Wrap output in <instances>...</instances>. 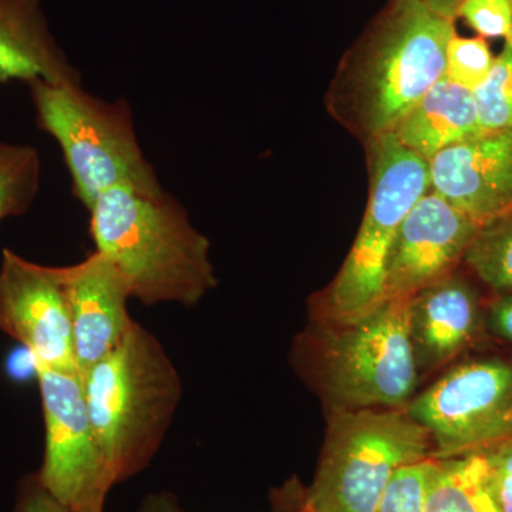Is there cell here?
Listing matches in <instances>:
<instances>
[{"instance_id":"6da1fadb","label":"cell","mask_w":512,"mask_h":512,"mask_svg":"<svg viewBox=\"0 0 512 512\" xmlns=\"http://www.w3.org/2000/svg\"><path fill=\"white\" fill-rule=\"evenodd\" d=\"M456 22L421 0H389L340 60L330 116L362 143L390 133L446 73Z\"/></svg>"},{"instance_id":"7a4b0ae2","label":"cell","mask_w":512,"mask_h":512,"mask_svg":"<svg viewBox=\"0 0 512 512\" xmlns=\"http://www.w3.org/2000/svg\"><path fill=\"white\" fill-rule=\"evenodd\" d=\"M87 212L96 251L113 262L131 298L143 305L194 308L218 285L210 239L170 192L148 195L116 187Z\"/></svg>"},{"instance_id":"3957f363","label":"cell","mask_w":512,"mask_h":512,"mask_svg":"<svg viewBox=\"0 0 512 512\" xmlns=\"http://www.w3.org/2000/svg\"><path fill=\"white\" fill-rule=\"evenodd\" d=\"M84 402L117 483L136 476L160 450L183 397L177 369L140 323L84 373Z\"/></svg>"},{"instance_id":"277c9868","label":"cell","mask_w":512,"mask_h":512,"mask_svg":"<svg viewBox=\"0 0 512 512\" xmlns=\"http://www.w3.org/2000/svg\"><path fill=\"white\" fill-rule=\"evenodd\" d=\"M36 126L56 141L87 211L104 192L130 187L148 195L165 192L156 168L138 141L133 109L126 99H99L80 83L26 84Z\"/></svg>"},{"instance_id":"5b68a950","label":"cell","mask_w":512,"mask_h":512,"mask_svg":"<svg viewBox=\"0 0 512 512\" xmlns=\"http://www.w3.org/2000/svg\"><path fill=\"white\" fill-rule=\"evenodd\" d=\"M433 440L406 410H330L306 512H373L400 468L433 457Z\"/></svg>"},{"instance_id":"8992f818","label":"cell","mask_w":512,"mask_h":512,"mask_svg":"<svg viewBox=\"0 0 512 512\" xmlns=\"http://www.w3.org/2000/svg\"><path fill=\"white\" fill-rule=\"evenodd\" d=\"M409 299H386L345 323L322 322L313 365L330 410H406L419 383Z\"/></svg>"},{"instance_id":"52a82bcc","label":"cell","mask_w":512,"mask_h":512,"mask_svg":"<svg viewBox=\"0 0 512 512\" xmlns=\"http://www.w3.org/2000/svg\"><path fill=\"white\" fill-rule=\"evenodd\" d=\"M369 201L345 264L320 298L322 322L345 323L384 301L390 249L413 205L431 190L430 164L392 133L366 141Z\"/></svg>"},{"instance_id":"ba28073f","label":"cell","mask_w":512,"mask_h":512,"mask_svg":"<svg viewBox=\"0 0 512 512\" xmlns=\"http://www.w3.org/2000/svg\"><path fill=\"white\" fill-rule=\"evenodd\" d=\"M45 420V454L37 477L69 512H104L117 484L94 434L79 375L33 365Z\"/></svg>"},{"instance_id":"9c48e42d","label":"cell","mask_w":512,"mask_h":512,"mask_svg":"<svg viewBox=\"0 0 512 512\" xmlns=\"http://www.w3.org/2000/svg\"><path fill=\"white\" fill-rule=\"evenodd\" d=\"M512 404V352L450 367L413 397L406 412L429 431L433 457L466 453L474 439Z\"/></svg>"},{"instance_id":"30bf717a","label":"cell","mask_w":512,"mask_h":512,"mask_svg":"<svg viewBox=\"0 0 512 512\" xmlns=\"http://www.w3.org/2000/svg\"><path fill=\"white\" fill-rule=\"evenodd\" d=\"M0 330L25 346L33 365L79 375L63 266L36 264L3 249Z\"/></svg>"},{"instance_id":"8fae6325","label":"cell","mask_w":512,"mask_h":512,"mask_svg":"<svg viewBox=\"0 0 512 512\" xmlns=\"http://www.w3.org/2000/svg\"><path fill=\"white\" fill-rule=\"evenodd\" d=\"M481 224L430 190L404 217L390 249L386 299H409L463 265Z\"/></svg>"},{"instance_id":"7c38bea8","label":"cell","mask_w":512,"mask_h":512,"mask_svg":"<svg viewBox=\"0 0 512 512\" xmlns=\"http://www.w3.org/2000/svg\"><path fill=\"white\" fill-rule=\"evenodd\" d=\"M429 164L431 190L478 224L512 211V128L483 130Z\"/></svg>"},{"instance_id":"4fadbf2b","label":"cell","mask_w":512,"mask_h":512,"mask_svg":"<svg viewBox=\"0 0 512 512\" xmlns=\"http://www.w3.org/2000/svg\"><path fill=\"white\" fill-rule=\"evenodd\" d=\"M487 305L460 269L409 298L407 318L419 375L441 369L481 342L487 335Z\"/></svg>"},{"instance_id":"5bb4252c","label":"cell","mask_w":512,"mask_h":512,"mask_svg":"<svg viewBox=\"0 0 512 512\" xmlns=\"http://www.w3.org/2000/svg\"><path fill=\"white\" fill-rule=\"evenodd\" d=\"M63 269L74 355L82 377L133 328L134 320L127 311L131 295L116 266L100 251Z\"/></svg>"},{"instance_id":"9a60e30c","label":"cell","mask_w":512,"mask_h":512,"mask_svg":"<svg viewBox=\"0 0 512 512\" xmlns=\"http://www.w3.org/2000/svg\"><path fill=\"white\" fill-rule=\"evenodd\" d=\"M80 83L82 74L57 43L42 0H0V83Z\"/></svg>"},{"instance_id":"2e32d148","label":"cell","mask_w":512,"mask_h":512,"mask_svg":"<svg viewBox=\"0 0 512 512\" xmlns=\"http://www.w3.org/2000/svg\"><path fill=\"white\" fill-rule=\"evenodd\" d=\"M481 131L474 93L441 79L390 133L407 150L431 161L441 151Z\"/></svg>"},{"instance_id":"e0dca14e","label":"cell","mask_w":512,"mask_h":512,"mask_svg":"<svg viewBox=\"0 0 512 512\" xmlns=\"http://www.w3.org/2000/svg\"><path fill=\"white\" fill-rule=\"evenodd\" d=\"M485 460L478 451L436 458L427 493V512H501L484 483Z\"/></svg>"},{"instance_id":"ac0fdd59","label":"cell","mask_w":512,"mask_h":512,"mask_svg":"<svg viewBox=\"0 0 512 512\" xmlns=\"http://www.w3.org/2000/svg\"><path fill=\"white\" fill-rule=\"evenodd\" d=\"M461 266L494 295L512 293V211L481 224Z\"/></svg>"},{"instance_id":"d6986e66","label":"cell","mask_w":512,"mask_h":512,"mask_svg":"<svg viewBox=\"0 0 512 512\" xmlns=\"http://www.w3.org/2000/svg\"><path fill=\"white\" fill-rule=\"evenodd\" d=\"M42 184V157L35 146L0 140V222L22 217Z\"/></svg>"},{"instance_id":"ffe728a7","label":"cell","mask_w":512,"mask_h":512,"mask_svg":"<svg viewBox=\"0 0 512 512\" xmlns=\"http://www.w3.org/2000/svg\"><path fill=\"white\" fill-rule=\"evenodd\" d=\"M474 97L483 130L512 128V36L495 56L490 74Z\"/></svg>"},{"instance_id":"44dd1931","label":"cell","mask_w":512,"mask_h":512,"mask_svg":"<svg viewBox=\"0 0 512 512\" xmlns=\"http://www.w3.org/2000/svg\"><path fill=\"white\" fill-rule=\"evenodd\" d=\"M494 59L487 39L456 33L447 46L444 79L474 93L490 74Z\"/></svg>"},{"instance_id":"7402d4cb","label":"cell","mask_w":512,"mask_h":512,"mask_svg":"<svg viewBox=\"0 0 512 512\" xmlns=\"http://www.w3.org/2000/svg\"><path fill=\"white\" fill-rule=\"evenodd\" d=\"M436 458L400 468L373 512H427V493Z\"/></svg>"},{"instance_id":"603a6c76","label":"cell","mask_w":512,"mask_h":512,"mask_svg":"<svg viewBox=\"0 0 512 512\" xmlns=\"http://www.w3.org/2000/svg\"><path fill=\"white\" fill-rule=\"evenodd\" d=\"M457 19L484 39L507 40L512 36V0H464Z\"/></svg>"},{"instance_id":"cb8c5ba5","label":"cell","mask_w":512,"mask_h":512,"mask_svg":"<svg viewBox=\"0 0 512 512\" xmlns=\"http://www.w3.org/2000/svg\"><path fill=\"white\" fill-rule=\"evenodd\" d=\"M13 512H69L43 487L37 474L23 478Z\"/></svg>"},{"instance_id":"d4e9b609","label":"cell","mask_w":512,"mask_h":512,"mask_svg":"<svg viewBox=\"0 0 512 512\" xmlns=\"http://www.w3.org/2000/svg\"><path fill=\"white\" fill-rule=\"evenodd\" d=\"M487 335L512 345V293L494 295L488 301Z\"/></svg>"},{"instance_id":"484cf974","label":"cell","mask_w":512,"mask_h":512,"mask_svg":"<svg viewBox=\"0 0 512 512\" xmlns=\"http://www.w3.org/2000/svg\"><path fill=\"white\" fill-rule=\"evenodd\" d=\"M484 483L501 512H512V476L495 470L485 461Z\"/></svg>"},{"instance_id":"4316f807","label":"cell","mask_w":512,"mask_h":512,"mask_svg":"<svg viewBox=\"0 0 512 512\" xmlns=\"http://www.w3.org/2000/svg\"><path fill=\"white\" fill-rule=\"evenodd\" d=\"M512 437V404L507 410H504L500 416L488 424L487 427L474 439L471 446L468 447L466 453L470 451L480 450L490 446V444L497 443V441H503L511 439ZM464 454V453H463Z\"/></svg>"},{"instance_id":"83f0119b","label":"cell","mask_w":512,"mask_h":512,"mask_svg":"<svg viewBox=\"0 0 512 512\" xmlns=\"http://www.w3.org/2000/svg\"><path fill=\"white\" fill-rule=\"evenodd\" d=\"M476 451L484 457L488 466L512 476V437Z\"/></svg>"},{"instance_id":"f1b7e54d","label":"cell","mask_w":512,"mask_h":512,"mask_svg":"<svg viewBox=\"0 0 512 512\" xmlns=\"http://www.w3.org/2000/svg\"><path fill=\"white\" fill-rule=\"evenodd\" d=\"M136 512H183L173 494H150Z\"/></svg>"},{"instance_id":"f546056e","label":"cell","mask_w":512,"mask_h":512,"mask_svg":"<svg viewBox=\"0 0 512 512\" xmlns=\"http://www.w3.org/2000/svg\"><path fill=\"white\" fill-rule=\"evenodd\" d=\"M430 10L443 18L456 22L458 9L463 5L464 0H421Z\"/></svg>"},{"instance_id":"4dcf8cb0","label":"cell","mask_w":512,"mask_h":512,"mask_svg":"<svg viewBox=\"0 0 512 512\" xmlns=\"http://www.w3.org/2000/svg\"><path fill=\"white\" fill-rule=\"evenodd\" d=\"M301 512H306V511H305V510H303V508H302V511H301Z\"/></svg>"}]
</instances>
